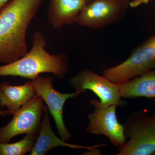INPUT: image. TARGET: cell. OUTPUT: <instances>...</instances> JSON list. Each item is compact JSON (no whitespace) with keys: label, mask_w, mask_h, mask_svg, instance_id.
I'll return each mask as SVG.
<instances>
[{"label":"cell","mask_w":155,"mask_h":155,"mask_svg":"<svg viewBox=\"0 0 155 155\" xmlns=\"http://www.w3.org/2000/svg\"><path fill=\"white\" fill-rule=\"evenodd\" d=\"M89 2H91V1H92V0H88Z\"/></svg>","instance_id":"d6986e66"},{"label":"cell","mask_w":155,"mask_h":155,"mask_svg":"<svg viewBox=\"0 0 155 155\" xmlns=\"http://www.w3.org/2000/svg\"><path fill=\"white\" fill-rule=\"evenodd\" d=\"M94 111L87 116L89 123L87 132L93 135H103L107 137L113 146L118 148L126 142L124 125L119 122L116 116L117 106L101 107L97 100L91 101Z\"/></svg>","instance_id":"9c48e42d"},{"label":"cell","mask_w":155,"mask_h":155,"mask_svg":"<svg viewBox=\"0 0 155 155\" xmlns=\"http://www.w3.org/2000/svg\"><path fill=\"white\" fill-rule=\"evenodd\" d=\"M2 107L1 105V101H0V116L2 117H5L7 115H9V113L7 110H2Z\"/></svg>","instance_id":"2e32d148"},{"label":"cell","mask_w":155,"mask_h":155,"mask_svg":"<svg viewBox=\"0 0 155 155\" xmlns=\"http://www.w3.org/2000/svg\"><path fill=\"white\" fill-rule=\"evenodd\" d=\"M126 138L117 155H150L155 153V114L144 111L134 112L124 124Z\"/></svg>","instance_id":"3957f363"},{"label":"cell","mask_w":155,"mask_h":155,"mask_svg":"<svg viewBox=\"0 0 155 155\" xmlns=\"http://www.w3.org/2000/svg\"><path fill=\"white\" fill-rule=\"evenodd\" d=\"M37 136V134H28L16 142L0 143V155H24L30 153Z\"/></svg>","instance_id":"5bb4252c"},{"label":"cell","mask_w":155,"mask_h":155,"mask_svg":"<svg viewBox=\"0 0 155 155\" xmlns=\"http://www.w3.org/2000/svg\"><path fill=\"white\" fill-rule=\"evenodd\" d=\"M155 67V35L150 37L134 50L127 60L104 70L103 76L120 84L151 70Z\"/></svg>","instance_id":"277c9868"},{"label":"cell","mask_w":155,"mask_h":155,"mask_svg":"<svg viewBox=\"0 0 155 155\" xmlns=\"http://www.w3.org/2000/svg\"><path fill=\"white\" fill-rule=\"evenodd\" d=\"M88 0H50L47 17L55 29L76 23L79 13Z\"/></svg>","instance_id":"8fae6325"},{"label":"cell","mask_w":155,"mask_h":155,"mask_svg":"<svg viewBox=\"0 0 155 155\" xmlns=\"http://www.w3.org/2000/svg\"><path fill=\"white\" fill-rule=\"evenodd\" d=\"M9 0H0V11L2 9L6 4L8 3Z\"/></svg>","instance_id":"e0dca14e"},{"label":"cell","mask_w":155,"mask_h":155,"mask_svg":"<svg viewBox=\"0 0 155 155\" xmlns=\"http://www.w3.org/2000/svg\"><path fill=\"white\" fill-rule=\"evenodd\" d=\"M35 95L31 80L22 85H12L7 82L0 85L1 106L7 108L9 116H13Z\"/></svg>","instance_id":"7c38bea8"},{"label":"cell","mask_w":155,"mask_h":155,"mask_svg":"<svg viewBox=\"0 0 155 155\" xmlns=\"http://www.w3.org/2000/svg\"><path fill=\"white\" fill-rule=\"evenodd\" d=\"M154 154H155V153Z\"/></svg>","instance_id":"ffe728a7"},{"label":"cell","mask_w":155,"mask_h":155,"mask_svg":"<svg viewBox=\"0 0 155 155\" xmlns=\"http://www.w3.org/2000/svg\"><path fill=\"white\" fill-rule=\"evenodd\" d=\"M32 38L30 51L17 61L0 66V76H19L32 80L42 73H49L58 79L65 78L70 68L67 53L51 54L47 51L46 39L39 31H35Z\"/></svg>","instance_id":"7a4b0ae2"},{"label":"cell","mask_w":155,"mask_h":155,"mask_svg":"<svg viewBox=\"0 0 155 155\" xmlns=\"http://www.w3.org/2000/svg\"><path fill=\"white\" fill-rule=\"evenodd\" d=\"M122 98H155V67L142 75L119 84Z\"/></svg>","instance_id":"4fadbf2b"},{"label":"cell","mask_w":155,"mask_h":155,"mask_svg":"<svg viewBox=\"0 0 155 155\" xmlns=\"http://www.w3.org/2000/svg\"><path fill=\"white\" fill-rule=\"evenodd\" d=\"M69 84L75 91L81 94L89 90L100 99L97 102L101 107L116 105L124 107L126 103L119 92V84L87 69L81 70L69 79Z\"/></svg>","instance_id":"8992f818"},{"label":"cell","mask_w":155,"mask_h":155,"mask_svg":"<svg viewBox=\"0 0 155 155\" xmlns=\"http://www.w3.org/2000/svg\"><path fill=\"white\" fill-rule=\"evenodd\" d=\"M31 80L36 94L41 97L47 106L60 138L64 141H69L72 137L64 122V104L67 100L75 98L81 94L77 91L71 93H63L58 91L53 86L54 79L51 76L39 75Z\"/></svg>","instance_id":"ba28073f"},{"label":"cell","mask_w":155,"mask_h":155,"mask_svg":"<svg viewBox=\"0 0 155 155\" xmlns=\"http://www.w3.org/2000/svg\"><path fill=\"white\" fill-rule=\"evenodd\" d=\"M151 1L152 0H133L130 1V8H134L143 4H147Z\"/></svg>","instance_id":"9a60e30c"},{"label":"cell","mask_w":155,"mask_h":155,"mask_svg":"<svg viewBox=\"0 0 155 155\" xmlns=\"http://www.w3.org/2000/svg\"><path fill=\"white\" fill-rule=\"evenodd\" d=\"M50 114L47 106L45 105L43 116L36 141L33 148L30 152V155H45L51 150L57 147H62L72 149H84L87 150L105 146L104 143L91 146H83L71 144L62 140L55 134L51 126Z\"/></svg>","instance_id":"30bf717a"},{"label":"cell","mask_w":155,"mask_h":155,"mask_svg":"<svg viewBox=\"0 0 155 155\" xmlns=\"http://www.w3.org/2000/svg\"><path fill=\"white\" fill-rule=\"evenodd\" d=\"M44 0H12L0 11V62L8 64L28 51L26 33Z\"/></svg>","instance_id":"6da1fadb"},{"label":"cell","mask_w":155,"mask_h":155,"mask_svg":"<svg viewBox=\"0 0 155 155\" xmlns=\"http://www.w3.org/2000/svg\"><path fill=\"white\" fill-rule=\"evenodd\" d=\"M45 102L36 94L16 111L12 120L0 127V143H9L15 137L22 134L38 135L43 116Z\"/></svg>","instance_id":"5b68a950"},{"label":"cell","mask_w":155,"mask_h":155,"mask_svg":"<svg viewBox=\"0 0 155 155\" xmlns=\"http://www.w3.org/2000/svg\"><path fill=\"white\" fill-rule=\"evenodd\" d=\"M130 2V0H92L81 11L76 23L93 29L106 27L124 16Z\"/></svg>","instance_id":"52a82bcc"},{"label":"cell","mask_w":155,"mask_h":155,"mask_svg":"<svg viewBox=\"0 0 155 155\" xmlns=\"http://www.w3.org/2000/svg\"><path fill=\"white\" fill-rule=\"evenodd\" d=\"M153 102H154V104L155 105V98L153 99Z\"/></svg>","instance_id":"ac0fdd59"}]
</instances>
